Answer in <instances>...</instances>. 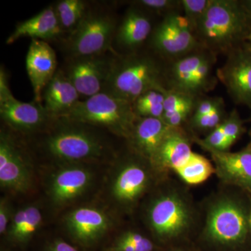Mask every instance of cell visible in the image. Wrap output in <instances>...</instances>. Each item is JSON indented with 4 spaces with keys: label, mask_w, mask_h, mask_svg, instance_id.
<instances>
[{
    "label": "cell",
    "mask_w": 251,
    "mask_h": 251,
    "mask_svg": "<svg viewBox=\"0 0 251 251\" xmlns=\"http://www.w3.org/2000/svg\"><path fill=\"white\" fill-rule=\"evenodd\" d=\"M167 64L168 61L148 46L116 54L103 92L132 103L148 91L166 92Z\"/></svg>",
    "instance_id": "1"
},
{
    "label": "cell",
    "mask_w": 251,
    "mask_h": 251,
    "mask_svg": "<svg viewBox=\"0 0 251 251\" xmlns=\"http://www.w3.org/2000/svg\"><path fill=\"white\" fill-rule=\"evenodd\" d=\"M251 16L241 0H211L196 34L198 42L216 55H227L247 42Z\"/></svg>",
    "instance_id": "2"
},
{
    "label": "cell",
    "mask_w": 251,
    "mask_h": 251,
    "mask_svg": "<svg viewBox=\"0 0 251 251\" xmlns=\"http://www.w3.org/2000/svg\"><path fill=\"white\" fill-rule=\"evenodd\" d=\"M91 126L67 117L54 118L41 130V148L54 159L68 163L101 158L110 151V145Z\"/></svg>",
    "instance_id": "3"
},
{
    "label": "cell",
    "mask_w": 251,
    "mask_h": 251,
    "mask_svg": "<svg viewBox=\"0 0 251 251\" xmlns=\"http://www.w3.org/2000/svg\"><path fill=\"white\" fill-rule=\"evenodd\" d=\"M119 21L110 6L90 3L80 24L62 39L68 58L116 53L113 42Z\"/></svg>",
    "instance_id": "4"
},
{
    "label": "cell",
    "mask_w": 251,
    "mask_h": 251,
    "mask_svg": "<svg viewBox=\"0 0 251 251\" xmlns=\"http://www.w3.org/2000/svg\"><path fill=\"white\" fill-rule=\"evenodd\" d=\"M217 56L201 46L186 55L168 62L166 91L199 99L214 90L219 81L214 70Z\"/></svg>",
    "instance_id": "5"
},
{
    "label": "cell",
    "mask_w": 251,
    "mask_h": 251,
    "mask_svg": "<svg viewBox=\"0 0 251 251\" xmlns=\"http://www.w3.org/2000/svg\"><path fill=\"white\" fill-rule=\"evenodd\" d=\"M64 117L129 138L138 117L133 103L105 92L80 100Z\"/></svg>",
    "instance_id": "6"
},
{
    "label": "cell",
    "mask_w": 251,
    "mask_h": 251,
    "mask_svg": "<svg viewBox=\"0 0 251 251\" xmlns=\"http://www.w3.org/2000/svg\"><path fill=\"white\" fill-rule=\"evenodd\" d=\"M148 46L169 62L201 47L196 34L181 11L162 18L148 41Z\"/></svg>",
    "instance_id": "7"
},
{
    "label": "cell",
    "mask_w": 251,
    "mask_h": 251,
    "mask_svg": "<svg viewBox=\"0 0 251 251\" xmlns=\"http://www.w3.org/2000/svg\"><path fill=\"white\" fill-rule=\"evenodd\" d=\"M249 217L237 201L223 199L211 206L206 219V233L211 240L223 244L242 242L247 237Z\"/></svg>",
    "instance_id": "8"
},
{
    "label": "cell",
    "mask_w": 251,
    "mask_h": 251,
    "mask_svg": "<svg viewBox=\"0 0 251 251\" xmlns=\"http://www.w3.org/2000/svg\"><path fill=\"white\" fill-rule=\"evenodd\" d=\"M116 53L68 58L63 69L80 96L85 99L103 92Z\"/></svg>",
    "instance_id": "9"
},
{
    "label": "cell",
    "mask_w": 251,
    "mask_h": 251,
    "mask_svg": "<svg viewBox=\"0 0 251 251\" xmlns=\"http://www.w3.org/2000/svg\"><path fill=\"white\" fill-rule=\"evenodd\" d=\"M222 67L216 70L234 103L251 109V51L247 43L227 54Z\"/></svg>",
    "instance_id": "10"
},
{
    "label": "cell",
    "mask_w": 251,
    "mask_h": 251,
    "mask_svg": "<svg viewBox=\"0 0 251 251\" xmlns=\"http://www.w3.org/2000/svg\"><path fill=\"white\" fill-rule=\"evenodd\" d=\"M29 166L22 147L5 130L0 135V185L15 192H26L31 184Z\"/></svg>",
    "instance_id": "11"
},
{
    "label": "cell",
    "mask_w": 251,
    "mask_h": 251,
    "mask_svg": "<svg viewBox=\"0 0 251 251\" xmlns=\"http://www.w3.org/2000/svg\"><path fill=\"white\" fill-rule=\"evenodd\" d=\"M148 216L151 228L162 238L176 237L183 233L191 221L186 203L175 194L158 198L150 206Z\"/></svg>",
    "instance_id": "12"
},
{
    "label": "cell",
    "mask_w": 251,
    "mask_h": 251,
    "mask_svg": "<svg viewBox=\"0 0 251 251\" xmlns=\"http://www.w3.org/2000/svg\"><path fill=\"white\" fill-rule=\"evenodd\" d=\"M0 116L11 129L24 133L40 132L54 119L42 103L21 101L13 94L0 98Z\"/></svg>",
    "instance_id": "13"
},
{
    "label": "cell",
    "mask_w": 251,
    "mask_h": 251,
    "mask_svg": "<svg viewBox=\"0 0 251 251\" xmlns=\"http://www.w3.org/2000/svg\"><path fill=\"white\" fill-rule=\"evenodd\" d=\"M153 27L152 16L130 4L119 21L114 39V51L117 54H125L142 49L148 43Z\"/></svg>",
    "instance_id": "14"
},
{
    "label": "cell",
    "mask_w": 251,
    "mask_h": 251,
    "mask_svg": "<svg viewBox=\"0 0 251 251\" xmlns=\"http://www.w3.org/2000/svg\"><path fill=\"white\" fill-rule=\"evenodd\" d=\"M26 69L34 90V100L42 103L43 91L57 71V56L49 43L31 39L26 56Z\"/></svg>",
    "instance_id": "15"
},
{
    "label": "cell",
    "mask_w": 251,
    "mask_h": 251,
    "mask_svg": "<svg viewBox=\"0 0 251 251\" xmlns=\"http://www.w3.org/2000/svg\"><path fill=\"white\" fill-rule=\"evenodd\" d=\"M198 144L210 153L216 173L224 182L251 193V142L244 150L234 153L218 151Z\"/></svg>",
    "instance_id": "16"
},
{
    "label": "cell",
    "mask_w": 251,
    "mask_h": 251,
    "mask_svg": "<svg viewBox=\"0 0 251 251\" xmlns=\"http://www.w3.org/2000/svg\"><path fill=\"white\" fill-rule=\"evenodd\" d=\"M75 86L63 69H57L42 94V104L53 118L62 117L80 100Z\"/></svg>",
    "instance_id": "17"
},
{
    "label": "cell",
    "mask_w": 251,
    "mask_h": 251,
    "mask_svg": "<svg viewBox=\"0 0 251 251\" xmlns=\"http://www.w3.org/2000/svg\"><path fill=\"white\" fill-rule=\"evenodd\" d=\"M64 36L53 5L48 6L36 16L18 23L14 31L7 38L6 44H14L22 37L39 40H54ZM63 39V38H62Z\"/></svg>",
    "instance_id": "18"
},
{
    "label": "cell",
    "mask_w": 251,
    "mask_h": 251,
    "mask_svg": "<svg viewBox=\"0 0 251 251\" xmlns=\"http://www.w3.org/2000/svg\"><path fill=\"white\" fill-rule=\"evenodd\" d=\"M66 224L69 233L76 240L90 243L106 232L110 220L103 211L93 207H80L69 214Z\"/></svg>",
    "instance_id": "19"
},
{
    "label": "cell",
    "mask_w": 251,
    "mask_h": 251,
    "mask_svg": "<svg viewBox=\"0 0 251 251\" xmlns=\"http://www.w3.org/2000/svg\"><path fill=\"white\" fill-rule=\"evenodd\" d=\"M170 128L161 119L138 117L128 140L135 152L151 162Z\"/></svg>",
    "instance_id": "20"
},
{
    "label": "cell",
    "mask_w": 251,
    "mask_h": 251,
    "mask_svg": "<svg viewBox=\"0 0 251 251\" xmlns=\"http://www.w3.org/2000/svg\"><path fill=\"white\" fill-rule=\"evenodd\" d=\"M92 175L88 170L80 166H69L59 170L51 181L50 196L56 204L71 202L90 186Z\"/></svg>",
    "instance_id": "21"
},
{
    "label": "cell",
    "mask_w": 251,
    "mask_h": 251,
    "mask_svg": "<svg viewBox=\"0 0 251 251\" xmlns=\"http://www.w3.org/2000/svg\"><path fill=\"white\" fill-rule=\"evenodd\" d=\"M193 153L181 127H171L151 162L161 168L176 171L188 163Z\"/></svg>",
    "instance_id": "22"
},
{
    "label": "cell",
    "mask_w": 251,
    "mask_h": 251,
    "mask_svg": "<svg viewBox=\"0 0 251 251\" xmlns=\"http://www.w3.org/2000/svg\"><path fill=\"white\" fill-rule=\"evenodd\" d=\"M148 182L146 170L138 163H129L117 175L112 186V193L120 202H133L142 196Z\"/></svg>",
    "instance_id": "23"
},
{
    "label": "cell",
    "mask_w": 251,
    "mask_h": 251,
    "mask_svg": "<svg viewBox=\"0 0 251 251\" xmlns=\"http://www.w3.org/2000/svg\"><path fill=\"white\" fill-rule=\"evenodd\" d=\"M90 3L82 0H62L54 5L63 34L75 30L86 14Z\"/></svg>",
    "instance_id": "24"
},
{
    "label": "cell",
    "mask_w": 251,
    "mask_h": 251,
    "mask_svg": "<svg viewBox=\"0 0 251 251\" xmlns=\"http://www.w3.org/2000/svg\"><path fill=\"white\" fill-rule=\"evenodd\" d=\"M175 171L187 184H199L210 177L216 170L207 158L193 152L188 163Z\"/></svg>",
    "instance_id": "25"
},
{
    "label": "cell",
    "mask_w": 251,
    "mask_h": 251,
    "mask_svg": "<svg viewBox=\"0 0 251 251\" xmlns=\"http://www.w3.org/2000/svg\"><path fill=\"white\" fill-rule=\"evenodd\" d=\"M165 92L150 90L145 92L133 103L138 117L161 119L164 113Z\"/></svg>",
    "instance_id": "26"
},
{
    "label": "cell",
    "mask_w": 251,
    "mask_h": 251,
    "mask_svg": "<svg viewBox=\"0 0 251 251\" xmlns=\"http://www.w3.org/2000/svg\"><path fill=\"white\" fill-rule=\"evenodd\" d=\"M130 4L138 6L151 16L162 18L176 11H181V0H137Z\"/></svg>",
    "instance_id": "27"
},
{
    "label": "cell",
    "mask_w": 251,
    "mask_h": 251,
    "mask_svg": "<svg viewBox=\"0 0 251 251\" xmlns=\"http://www.w3.org/2000/svg\"><path fill=\"white\" fill-rule=\"evenodd\" d=\"M211 0H181L183 16L189 23L194 33L205 15Z\"/></svg>",
    "instance_id": "28"
},
{
    "label": "cell",
    "mask_w": 251,
    "mask_h": 251,
    "mask_svg": "<svg viewBox=\"0 0 251 251\" xmlns=\"http://www.w3.org/2000/svg\"><path fill=\"white\" fill-rule=\"evenodd\" d=\"M198 99L178 92L166 91L165 92L164 113L162 120L183 109L195 108Z\"/></svg>",
    "instance_id": "29"
},
{
    "label": "cell",
    "mask_w": 251,
    "mask_h": 251,
    "mask_svg": "<svg viewBox=\"0 0 251 251\" xmlns=\"http://www.w3.org/2000/svg\"><path fill=\"white\" fill-rule=\"evenodd\" d=\"M224 101L219 104L211 113L196 120H191V125L199 130H209L216 128L226 120Z\"/></svg>",
    "instance_id": "30"
},
{
    "label": "cell",
    "mask_w": 251,
    "mask_h": 251,
    "mask_svg": "<svg viewBox=\"0 0 251 251\" xmlns=\"http://www.w3.org/2000/svg\"><path fill=\"white\" fill-rule=\"evenodd\" d=\"M27 211L25 222L17 242H25L29 239L39 228L42 222V215L39 208L35 206H27Z\"/></svg>",
    "instance_id": "31"
},
{
    "label": "cell",
    "mask_w": 251,
    "mask_h": 251,
    "mask_svg": "<svg viewBox=\"0 0 251 251\" xmlns=\"http://www.w3.org/2000/svg\"><path fill=\"white\" fill-rule=\"evenodd\" d=\"M223 126L226 138L232 145L240 138L244 132V123L237 110L230 112L223 122Z\"/></svg>",
    "instance_id": "32"
},
{
    "label": "cell",
    "mask_w": 251,
    "mask_h": 251,
    "mask_svg": "<svg viewBox=\"0 0 251 251\" xmlns=\"http://www.w3.org/2000/svg\"><path fill=\"white\" fill-rule=\"evenodd\" d=\"M196 142L221 151H227V150L232 146L225 134L223 122L214 128L205 139L201 140L196 138Z\"/></svg>",
    "instance_id": "33"
},
{
    "label": "cell",
    "mask_w": 251,
    "mask_h": 251,
    "mask_svg": "<svg viewBox=\"0 0 251 251\" xmlns=\"http://www.w3.org/2000/svg\"><path fill=\"white\" fill-rule=\"evenodd\" d=\"M221 97H201L198 99L191 117V120H196L211 113L221 103L224 102Z\"/></svg>",
    "instance_id": "34"
},
{
    "label": "cell",
    "mask_w": 251,
    "mask_h": 251,
    "mask_svg": "<svg viewBox=\"0 0 251 251\" xmlns=\"http://www.w3.org/2000/svg\"><path fill=\"white\" fill-rule=\"evenodd\" d=\"M27 206H26V207L19 209L13 216L8 231H9L10 237L15 241H17L18 238L22 231L25 222L26 217H27Z\"/></svg>",
    "instance_id": "35"
},
{
    "label": "cell",
    "mask_w": 251,
    "mask_h": 251,
    "mask_svg": "<svg viewBox=\"0 0 251 251\" xmlns=\"http://www.w3.org/2000/svg\"><path fill=\"white\" fill-rule=\"evenodd\" d=\"M135 247L136 251H152L153 244L146 237L135 232H127L122 237Z\"/></svg>",
    "instance_id": "36"
},
{
    "label": "cell",
    "mask_w": 251,
    "mask_h": 251,
    "mask_svg": "<svg viewBox=\"0 0 251 251\" xmlns=\"http://www.w3.org/2000/svg\"><path fill=\"white\" fill-rule=\"evenodd\" d=\"M13 216L12 208L9 201L1 198L0 202V233L4 234L9 228Z\"/></svg>",
    "instance_id": "37"
},
{
    "label": "cell",
    "mask_w": 251,
    "mask_h": 251,
    "mask_svg": "<svg viewBox=\"0 0 251 251\" xmlns=\"http://www.w3.org/2000/svg\"><path fill=\"white\" fill-rule=\"evenodd\" d=\"M195 108H187L183 109L172 114L169 117L163 120V121L167 125L174 128L181 127V125L187 120L188 117L192 115L193 110Z\"/></svg>",
    "instance_id": "38"
},
{
    "label": "cell",
    "mask_w": 251,
    "mask_h": 251,
    "mask_svg": "<svg viewBox=\"0 0 251 251\" xmlns=\"http://www.w3.org/2000/svg\"><path fill=\"white\" fill-rule=\"evenodd\" d=\"M50 251H77L72 245L63 241L57 240L54 242L50 248Z\"/></svg>",
    "instance_id": "39"
},
{
    "label": "cell",
    "mask_w": 251,
    "mask_h": 251,
    "mask_svg": "<svg viewBox=\"0 0 251 251\" xmlns=\"http://www.w3.org/2000/svg\"><path fill=\"white\" fill-rule=\"evenodd\" d=\"M116 250L117 251H136L135 247L130 242L122 237L117 243Z\"/></svg>",
    "instance_id": "40"
},
{
    "label": "cell",
    "mask_w": 251,
    "mask_h": 251,
    "mask_svg": "<svg viewBox=\"0 0 251 251\" xmlns=\"http://www.w3.org/2000/svg\"><path fill=\"white\" fill-rule=\"evenodd\" d=\"M244 8L251 16V0H241Z\"/></svg>",
    "instance_id": "41"
},
{
    "label": "cell",
    "mask_w": 251,
    "mask_h": 251,
    "mask_svg": "<svg viewBox=\"0 0 251 251\" xmlns=\"http://www.w3.org/2000/svg\"><path fill=\"white\" fill-rule=\"evenodd\" d=\"M247 42L250 43V44H251V33L250 34V35H249V38H248Z\"/></svg>",
    "instance_id": "42"
},
{
    "label": "cell",
    "mask_w": 251,
    "mask_h": 251,
    "mask_svg": "<svg viewBox=\"0 0 251 251\" xmlns=\"http://www.w3.org/2000/svg\"><path fill=\"white\" fill-rule=\"evenodd\" d=\"M248 48H249V50L251 51V44L250 43L247 42Z\"/></svg>",
    "instance_id": "43"
},
{
    "label": "cell",
    "mask_w": 251,
    "mask_h": 251,
    "mask_svg": "<svg viewBox=\"0 0 251 251\" xmlns=\"http://www.w3.org/2000/svg\"><path fill=\"white\" fill-rule=\"evenodd\" d=\"M249 222H250V227H251V210L250 213V216H249Z\"/></svg>",
    "instance_id": "44"
}]
</instances>
